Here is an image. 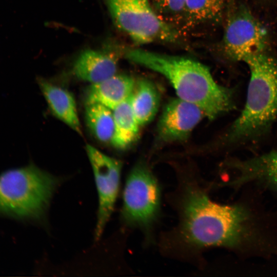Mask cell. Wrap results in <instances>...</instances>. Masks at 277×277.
Segmentation results:
<instances>
[{
  "label": "cell",
  "mask_w": 277,
  "mask_h": 277,
  "mask_svg": "<svg viewBox=\"0 0 277 277\" xmlns=\"http://www.w3.org/2000/svg\"><path fill=\"white\" fill-rule=\"evenodd\" d=\"M116 26L137 44L174 42L175 29L162 19L149 0H105Z\"/></svg>",
  "instance_id": "8992f818"
},
{
  "label": "cell",
  "mask_w": 277,
  "mask_h": 277,
  "mask_svg": "<svg viewBox=\"0 0 277 277\" xmlns=\"http://www.w3.org/2000/svg\"><path fill=\"white\" fill-rule=\"evenodd\" d=\"M92 168L98 196L95 238L101 236L113 211L118 195L122 165L90 145L86 147Z\"/></svg>",
  "instance_id": "ba28073f"
},
{
  "label": "cell",
  "mask_w": 277,
  "mask_h": 277,
  "mask_svg": "<svg viewBox=\"0 0 277 277\" xmlns=\"http://www.w3.org/2000/svg\"><path fill=\"white\" fill-rule=\"evenodd\" d=\"M125 56L164 76L178 97L199 107L209 119L232 107L231 91L217 84L208 68L200 62L141 49H128Z\"/></svg>",
  "instance_id": "7a4b0ae2"
},
{
  "label": "cell",
  "mask_w": 277,
  "mask_h": 277,
  "mask_svg": "<svg viewBox=\"0 0 277 277\" xmlns=\"http://www.w3.org/2000/svg\"><path fill=\"white\" fill-rule=\"evenodd\" d=\"M114 132L111 142L118 149H124L137 139L140 125L133 113L131 96L113 110Z\"/></svg>",
  "instance_id": "9a60e30c"
},
{
  "label": "cell",
  "mask_w": 277,
  "mask_h": 277,
  "mask_svg": "<svg viewBox=\"0 0 277 277\" xmlns=\"http://www.w3.org/2000/svg\"><path fill=\"white\" fill-rule=\"evenodd\" d=\"M60 179L34 164L0 174V216L37 221L45 215Z\"/></svg>",
  "instance_id": "277c9868"
},
{
  "label": "cell",
  "mask_w": 277,
  "mask_h": 277,
  "mask_svg": "<svg viewBox=\"0 0 277 277\" xmlns=\"http://www.w3.org/2000/svg\"><path fill=\"white\" fill-rule=\"evenodd\" d=\"M162 12L168 14L182 13L186 0H152Z\"/></svg>",
  "instance_id": "ac0fdd59"
},
{
  "label": "cell",
  "mask_w": 277,
  "mask_h": 277,
  "mask_svg": "<svg viewBox=\"0 0 277 277\" xmlns=\"http://www.w3.org/2000/svg\"><path fill=\"white\" fill-rule=\"evenodd\" d=\"M210 190L208 183L196 176L178 177L168 195L178 222L161 237L163 254L200 262L203 252L210 248L241 250L262 242L259 222L250 210L239 204L216 203L210 198Z\"/></svg>",
  "instance_id": "6da1fadb"
},
{
  "label": "cell",
  "mask_w": 277,
  "mask_h": 277,
  "mask_svg": "<svg viewBox=\"0 0 277 277\" xmlns=\"http://www.w3.org/2000/svg\"><path fill=\"white\" fill-rule=\"evenodd\" d=\"M38 83L53 114L77 133L82 134L76 105L71 93L43 78H39Z\"/></svg>",
  "instance_id": "4fadbf2b"
},
{
  "label": "cell",
  "mask_w": 277,
  "mask_h": 277,
  "mask_svg": "<svg viewBox=\"0 0 277 277\" xmlns=\"http://www.w3.org/2000/svg\"><path fill=\"white\" fill-rule=\"evenodd\" d=\"M160 103V93L151 81L142 79L135 83L131 95V104L140 126L148 123L153 118Z\"/></svg>",
  "instance_id": "5bb4252c"
},
{
  "label": "cell",
  "mask_w": 277,
  "mask_h": 277,
  "mask_svg": "<svg viewBox=\"0 0 277 277\" xmlns=\"http://www.w3.org/2000/svg\"><path fill=\"white\" fill-rule=\"evenodd\" d=\"M161 201V188L150 166L145 162L137 163L125 182L121 219L126 226L142 231L146 245L152 244L154 241Z\"/></svg>",
  "instance_id": "5b68a950"
},
{
  "label": "cell",
  "mask_w": 277,
  "mask_h": 277,
  "mask_svg": "<svg viewBox=\"0 0 277 277\" xmlns=\"http://www.w3.org/2000/svg\"><path fill=\"white\" fill-rule=\"evenodd\" d=\"M204 116L197 106L179 97L173 99L166 105L159 119L158 137L165 142L183 141Z\"/></svg>",
  "instance_id": "9c48e42d"
},
{
  "label": "cell",
  "mask_w": 277,
  "mask_h": 277,
  "mask_svg": "<svg viewBox=\"0 0 277 277\" xmlns=\"http://www.w3.org/2000/svg\"><path fill=\"white\" fill-rule=\"evenodd\" d=\"M229 166L236 171V176L228 181L217 183L216 187L236 188L255 182L277 191V150L245 160L235 161Z\"/></svg>",
  "instance_id": "30bf717a"
},
{
  "label": "cell",
  "mask_w": 277,
  "mask_h": 277,
  "mask_svg": "<svg viewBox=\"0 0 277 277\" xmlns=\"http://www.w3.org/2000/svg\"><path fill=\"white\" fill-rule=\"evenodd\" d=\"M268 43L265 28L245 8L237 10L228 21L223 47L231 60L244 62L251 55L265 52Z\"/></svg>",
  "instance_id": "52a82bcc"
},
{
  "label": "cell",
  "mask_w": 277,
  "mask_h": 277,
  "mask_svg": "<svg viewBox=\"0 0 277 277\" xmlns=\"http://www.w3.org/2000/svg\"><path fill=\"white\" fill-rule=\"evenodd\" d=\"M86 105V122L93 135L101 142H111L114 127L113 110L100 104Z\"/></svg>",
  "instance_id": "2e32d148"
},
{
  "label": "cell",
  "mask_w": 277,
  "mask_h": 277,
  "mask_svg": "<svg viewBox=\"0 0 277 277\" xmlns=\"http://www.w3.org/2000/svg\"><path fill=\"white\" fill-rule=\"evenodd\" d=\"M117 67V59L113 54L87 50L76 60L73 73L78 78L94 84L115 74Z\"/></svg>",
  "instance_id": "7c38bea8"
},
{
  "label": "cell",
  "mask_w": 277,
  "mask_h": 277,
  "mask_svg": "<svg viewBox=\"0 0 277 277\" xmlns=\"http://www.w3.org/2000/svg\"><path fill=\"white\" fill-rule=\"evenodd\" d=\"M244 62L249 68L250 79L244 107L227 133L231 142L261 137L277 119V60L265 51Z\"/></svg>",
  "instance_id": "3957f363"
},
{
  "label": "cell",
  "mask_w": 277,
  "mask_h": 277,
  "mask_svg": "<svg viewBox=\"0 0 277 277\" xmlns=\"http://www.w3.org/2000/svg\"><path fill=\"white\" fill-rule=\"evenodd\" d=\"M224 10V0H186L183 14L190 24L219 21Z\"/></svg>",
  "instance_id": "e0dca14e"
},
{
  "label": "cell",
  "mask_w": 277,
  "mask_h": 277,
  "mask_svg": "<svg viewBox=\"0 0 277 277\" xmlns=\"http://www.w3.org/2000/svg\"><path fill=\"white\" fill-rule=\"evenodd\" d=\"M135 83L131 76L115 74L92 84L87 92L86 104H100L113 110L131 96Z\"/></svg>",
  "instance_id": "8fae6325"
}]
</instances>
